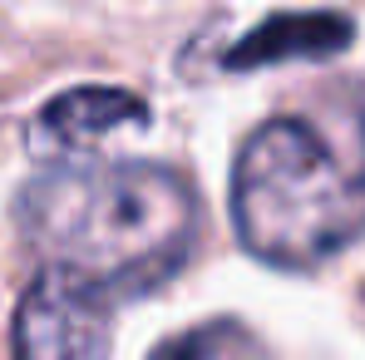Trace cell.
<instances>
[{"label": "cell", "mask_w": 365, "mask_h": 360, "mask_svg": "<svg viewBox=\"0 0 365 360\" xmlns=\"http://www.w3.org/2000/svg\"><path fill=\"white\" fill-rule=\"evenodd\" d=\"M15 222L45 267L119 301L187 267L202 207L192 182L163 163H60L20 187Z\"/></svg>", "instance_id": "1"}, {"label": "cell", "mask_w": 365, "mask_h": 360, "mask_svg": "<svg viewBox=\"0 0 365 360\" xmlns=\"http://www.w3.org/2000/svg\"><path fill=\"white\" fill-rule=\"evenodd\" d=\"M351 40L346 15H272L262 20L242 45H232L227 69H257L272 60H302V55H336Z\"/></svg>", "instance_id": "5"}, {"label": "cell", "mask_w": 365, "mask_h": 360, "mask_svg": "<svg viewBox=\"0 0 365 360\" xmlns=\"http://www.w3.org/2000/svg\"><path fill=\"white\" fill-rule=\"evenodd\" d=\"M153 360H267V351L237 321H207V326L173 336L168 346H158Z\"/></svg>", "instance_id": "6"}, {"label": "cell", "mask_w": 365, "mask_h": 360, "mask_svg": "<svg viewBox=\"0 0 365 360\" xmlns=\"http://www.w3.org/2000/svg\"><path fill=\"white\" fill-rule=\"evenodd\" d=\"M232 222L257 262L287 272L351 247L365 232V123L267 119L232 168Z\"/></svg>", "instance_id": "2"}, {"label": "cell", "mask_w": 365, "mask_h": 360, "mask_svg": "<svg viewBox=\"0 0 365 360\" xmlns=\"http://www.w3.org/2000/svg\"><path fill=\"white\" fill-rule=\"evenodd\" d=\"M148 104L138 94H128L119 84H84V89H64L60 99L45 104V114L35 123V143L45 148H89L99 138H109L123 123H143Z\"/></svg>", "instance_id": "4"}, {"label": "cell", "mask_w": 365, "mask_h": 360, "mask_svg": "<svg viewBox=\"0 0 365 360\" xmlns=\"http://www.w3.org/2000/svg\"><path fill=\"white\" fill-rule=\"evenodd\" d=\"M114 297L79 282L64 267H45L15 306L10 356L15 360H109Z\"/></svg>", "instance_id": "3"}]
</instances>
